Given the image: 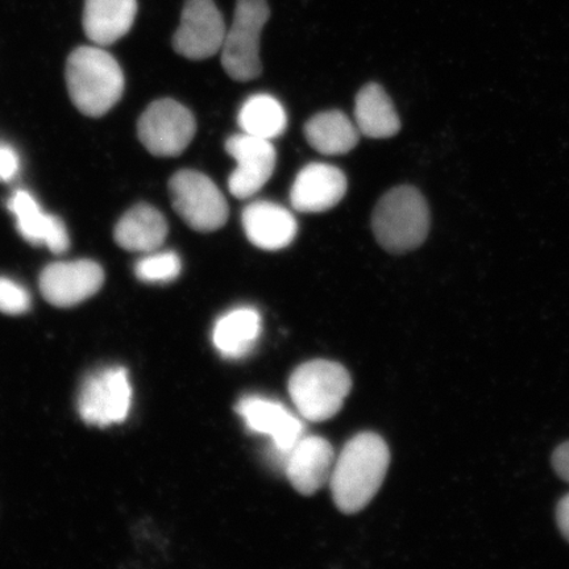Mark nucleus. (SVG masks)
Here are the masks:
<instances>
[{"label": "nucleus", "mask_w": 569, "mask_h": 569, "mask_svg": "<svg viewBox=\"0 0 569 569\" xmlns=\"http://www.w3.org/2000/svg\"><path fill=\"white\" fill-rule=\"evenodd\" d=\"M390 465L389 448L375 432L353 437L341 450L330 479L337 508L346 515L359 513L373 500Z\"/></svg>", "instance_id": "obj_1"}, {"label": "nucleus", "mask_w": 569, "mask_h": 569, "mask_svg": "<svg viewBox=\"0 0 569 569\" xmlns=\"http://www.w3.org/2000/svg\"><path fill=\"white\" fill-rule=\"evenodd\" d=\"M71 101L84 116L99 118L116 106L124 91V76L118 61L99 47H80L67 62Z\"/></svg>", "instance_id": "obj_2"}, {"label": "nucleus", "mask_w": 569, "mask_h": 569, "mask_svg": "<svg viewBox=\"0 0 569 569\" xmlns=\"http://www.w3.org/2000/svg\"><path fill=\"white\" fill-rule=\"evenodd\" d=\"M372 230L391 253L415 251L430 231V209L419 190L408 184L388 191L376 204Z\"/></svg>", "instance_id": "obj_3"}, {"label": "nucleus", "mask_w": 569, "mask_h": 569, "mask_svg": "<svg viewBox=\"0 0 569 569\" xmlns=\"http://www.w3.org/2000/svg\"><path fill=\"white\" fill-rule=\"evenodd\" d=\"M351 388L352 380L347 369L330 360L305 362L289 379L291 401L310 422H325L336 417Z\"/></svg>", "instance_id": "obj_4"}, {"label": "nucleus", "mask_w": 569, "mask_h": 569, "mask_svg": "<svg viewBox=\"0 0 569 569\" xmlns=\"http://www.w3.org/2000/svg\"><path fill=\"white\" fill-rule=\"evenodd\" d=\"M269 17L267 0H238L222 47L223 68L232 80L248 82L261 74L260 38Z\"/></svg>", "instance_id": "obj_5"}, {"label": "nucleus", "mask_w": 569, "mask_h": 569, "mask_svg": "<svg viewBox=\"0 0 569 569\" xmlns=\"http://www.w3.org/2000/svg\"><path fill=\"white\" fill-rule=\"evenodd\" d=\"M172 204L190 229L213 232L229 220V203L210 177L197 170L183 169L169 181Z\"/></svg>", "instance_id": "obj_6"}, {"label": "nucleus", "mask_w": 569, "mask_h": 569, "mask_svg": "<svg viewBox=\"0 0 569 569\" xmlns=\"http://www.w3.org/2000/svg\"><path fill=\"white\" fill-rule=\"evenodd\" d=\"M197 122L187 107L173 99H160L148 106L139 119L142 146L158 158H176L193 141Z\"/></svg>", "instance_id": "obj_7"}, {"label": "nucleus", "mask_w": 569, "mask_h": 569, "mask_svg": "<svg viewBox=\"0 0 569 569\" xmlns=\"http://www.w3.org/2000/svg\"><path fill=\"white\" fill-rule=\"evenodd\" d=\"M132 388L124 368L111 367L88 377L78 396V411L84 422L107 427L126 421L130 415Z\"/></svg>", "instance_id": "obj_8"}, {"label": "nucleus", "mask_w": 569, "mask_h": 569, "mask_svg": "<svg viewBox=\"0 0 569 569\" xmlns=\"http://www.w3.org/2000/svg\"><path fill=\"white\" fill-rule=\"evenodd\" d=\"M226 32L222 13L213 0H187L173 48L189 60H206L222 51Z\"/></svg>", "instance_id": "obj_9"}, {"label": "nucleus", "mask_w": 569, "mask_h": 569, "mask_svg": "<svg viewBox=\"0 0 569 569\" xmlns=\"http://www.w3.org/2000/svg\"><path fill=\"white\" fill-rule=\"evenodd\" d=\"M226 151L237 161L229 178L230 193L238 199L258 194L274 173L277 153L272 142L243 132L227 139Z\"/></svg>", "instance_id": "obj_10"}, {"label": "nucleus", "mask_w": 569, "mask_h": 569, "mask_svg": "<svg viewBox=\"0 0 569 569\" xmlns=\"http://www.w3.org/2000/svg\"><path fill=\"white\" fill-rule=\"evenodd\" d=\"M237 412L249 430L272 439V457L284 466L288 455L303 437V425L282 403L259 396H246L237 405Z\"/></svg>", "instance_id": "obj_11"}, {"label": "nucleus", "mask_w": 569, "mask_h": 569, "mask_svg": "<svg viewBox=\"0 0 569 569\" xmlns=\"http://www.w3.org/2000/svg\"><path fill=\"white\" fill-rule=\"evenodd\" d=\"M104 282L101 266L91 260L53 262L40 276V290L49 303L70 308L98 293Z\"/></svg>", "instance_id": "obj_12"}, {"label": "nucleus", "mask_w": 569, "mask_h": 569, "mask_svg": "<svg viewBox=\"0 0 569 569\" xmlns=\"http://www.w3.org/2000/svg\"><path fill=\"white\" fill-rule=\"evenodd\" d=\"M347 177L330 163L311 162L297 174L290 190V203L300 212L329 211L347 193Z\"/></svg>", "instance_id": "obj_13"}, {"label": "nucleus", "mask_w": 569, "mask_h": 569, "mask_svg": "<svg viewBox=\"0 0 569 569\" xmlns=\"http://www.w3.org/2000/svg\"><path fill=\"white\" fill-rule=\"evenodd\" d=\"M336 452L329 440L302 437L284 461V475L298 493L311 496L330 482Z\"/></svg>", "instance_id": "obj_14"}, {"label": "nucleus", "mask_w": 569, "mask_h": 569, "mask_svg": "<svg viewBox=\"0 0 569 569\" xmlns=\"http://www.w3.org/2000/svg\"><path fill=\"white\" fill-rule=\"evenodd\" d=\"M241 223L248 240L264 251H280L289 247L298 231L293 213L268 201L249 203L241 213Z\"/></svg>", "instance_id": "obj_15"}, {"label": "nucleus", "mask_w": 569, "mask_h": 569, "mask_svg": "<svg viewBox=\"0 0 569 569\" xmlns=\"http://www.w3.org/2000/svg\"><path fill=\"white\" fill-rule=\"evenodd\" d=\"M9 208L17 218L18 230L28 243L47 246L49 251L61 254L70 247L66 224L60 218L41 211L36 199L27 191L19 190L12 196Z\"/></svg>", "instance_id": "obj_16"}, {"label": "nucleus", "mask_w": 569, "mask_h": 569, "mask_svg": "<svg viewBox=\"0 0 569 569\" xmlns=\"http://www.w3.org/2000/svg\"><path fill=\"white\" fill-rule=\"evenodd\" d=\"M138 13V0H87L83 30L99 47L111 46L130 32Z\"/></svg>", "instance_id": "obj_17"}, {"label": "nucleus", "mask_w": 569, "mask_h": 569, "mask_svg": "<svg viewBox=\"0 0 569 569\" xmlns=\"http://www.w3.org/2000/svg\"><path fill=\"white\" fill-rule=\"evenodd\" d=\"M168 231L167 219L161 211L151 204L139 203L119 220L113 238L126 251L151 253L166 243Z\"/></svg>", "instance_id": "obj_18"}, {"label": "nucleus", "mask_w": 569, "mask_h": 569, "mask_svg": "<svg viewBox=\"0 0 569 569\" xmlns=\"http://www.w3.org/2000/svg\"><path fill=\"white\" fill-rule=\"evenodd\" d=\"M261 336V317L252 308H239L220 317L213 327L212 341L226 359L238 360L253 351Z\"/></svg>", "instance_id": "obj_19"}, {"label": "nucleus", "mask_w": 569, "mask_h": 569, "mask_svg": "<svg viewBox=\"0 0 569 569\" xmlns=\"http://www.w3.org/2000/svg\"><path fill=\"white\" fill-rule=\"evenodd\" d=\"M355 122L360 133L371 139L393 138L401 130L393 102L377 83L366 84L356 96Z\"/></svg>", "instance_id": "obj_20"}, {"label": "nucleus", "mask_w": 569, "mask_h": 569, "mask_svg": "<svg viewBox=\"0 0 569 569\" xmlns=\"http://www.w3.org/2000/svg\"><path fill=\"white\" fill-rule=\"evenodd\" d=\"M305 137L317 152L337 156L358 146L360 131L345 112L330 110L317 113L306 123Z\"/></svg>", "instance_id": "obj_21"}, {"label": "nucleus", "mask_w": 569, "mask_h": 569, "mask_svg": "<svg viewBox=\"0 0 569 569\" xmlns=\"http://www.w3.org/2000/svg\"><path fill=\"white\" fill-rule=\"evenodd\" d=\"M238 122L244 133L272 140L287 131L288 117L282 104L268 94H256L241 106Z\"/></svg>", "instance_id": "obj_22"}, {"label": "nucleus", "mask_w": 569, "mask_h": 569, "mask_svg": "<svg viewBox=\"0 0 569 569\" xmlns=\"http://www.w3.org/2000/svg\"><path fill=\"white\" fill-rule=\"evenodd\" d=\"M182 262L180 256L173 251H154L147 253L134 266V274L142 282L169 283L181 274Z\"/></svg>", "instance_id": "obj_23"}, {"label": "nucleus", "mask_w": 569, "mask_h": 569, "mask_svg": "<svg viewBox=\"0 0 569 569\" xmlns=\"http://www.w3.org/2000/svg\"><path fill=\"white\" fill-rule=\"evenodd\" d=\"M31 309V296L18 282L0 277V311L9 316L24 315Z\"/></svg>", "instance_id": "obj_24"}, {"label": "nucleus", "mask_w": 569, "mask_h": 569, "mask_svg": "<svg viewBox=\"0 0 569 569\" xmlns=\"http://www.w3.org/2000/svg\"><path fill=\"white\" fill-rule=\"evenodd\" d=\"M20 169L19 156L10 146L0 144V181L9 182Z\"/></svg>", "instance_id": "obj_25"}, {"label": "nucleus", "mask_w": 569, "mask_h": 569, "mask_svg": "<svg viewBox=\"0 0 569 569\" xmlns=\"http://www.w3.org/2000/svg\"><path fill=\"white\" fill-rule=\"evenodd\" d=\"M552 467L560 479L569 482V442L560 445L553 451Z\"/></svg>", "instance_id": "obj_26"}, {"label": "nucleus", "mask_w": 569, "mask_h": 569, "mask_svg": "<svg viewBox=\"0 0 569 569\" xmlns=\"http://www.w3.org/2000/svg\"><path fill=\"white\" fill-rule=\"evenodd\" d=\"M557 521L561 533L569 542V495L561 498L558 505Z\"/></svg>", "instance_id": "obj_27"}]
</instances>
